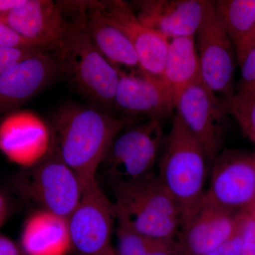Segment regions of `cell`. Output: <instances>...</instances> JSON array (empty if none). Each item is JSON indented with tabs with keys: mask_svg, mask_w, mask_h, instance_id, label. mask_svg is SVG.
<instances>
[{
	"mask_svg": "<svg viewBox=\"0 0 255 255\" xmlns=\"http://www.w3.org/2000/svg\"><path fill=\"white\" fill-rule=\"evenodd\" d=\"M53 145L51 128L33 112H11L0 122V151L10 162L23 168L41 162Z\"/></svg>",
	"mask_w": 255,
	"mask_h": 255,
	"instance_id": "obj_11",
	"label": "cell"
},
{
	"mask_svg": "<svg viewBox=\"0 0 255 255\" xmlns=\"http://www.w3.org/2000/svg\"><path fill=\"white\" fill-rule=\"evenodd\" d=\"M0 48H44L18 34L9 25L0 20ZM46 50V49H44Z\"/></svg>",
	"mask_w": 255,
	"mask_h": 255,
	"instance_id": "obj_26",
	"label": "cell"
},
{
	"mask_svg": "<svg viewBox=\"0 0 255 255\" xmlns=\"http://www.w3.org/2000/svg\"><path fill=\"white\" fill-rule=\"evenodd\" d=\"M109 20L120 28L136 53L140 71L160 82L168 50V38L147 27L138 19L131 4L122 0L100 1Z\"/></svg>",
	"mask_w": 255,
	"mask_h": 255,
	"instance_id": "obj_12",
	"label": "cell"
},
{
	"mask_svg": "<svg viewBox=\"0 0 255 255\" xmlns=\"http://www.w3.org/2000/svg\"><path fill=\"white\" fill-rule=\"evenodd\" d=\"M209 0H134L137 18L147 27L169 40L195 36Z\"/></svg>",
	"mask_w": 255,
	"mask_h": 255,
	"instance_id": "obj_13",
	"label": "cell"
},
{
	"mask_svg": "<svg viewBox=\"0 0 255 255\" xmlns=\"http://www.w3.org/2000/svg\"><path fill=\"white\" fill-rule=\"evenodd\" d=\"M215 11L236 46L255 27V0L214 1Z\"/></svg>",
	"mask_w": 255,
	"mask_h": 255,
	"instance_id": "obj_21",
	"label": "cell"
},
{
	"mask_svg": "<svg viewBox=\"0 0 255 255\" xmlns=\"http://www.w3.org/2000/svg\"><path fill=\"white\" fill-rule=\"evenodd\" d=\"M113 204L98 183L83 187L81 200L69 216L72 248L78 255H117L112 244Z\"/></svg>",
	"mask_w": 255,
	"mask_h": 255,
	"instance_id": "obj_7",
	"label": "cell"
},
{
	"mask_svg": "<svg viewBox=\"0 0 255 255\" xmlns=\"http://www.w3.org/2000/svg\"><path fill=\"white\" fill-rule=\"evenodd\" d=\"M164 145L157 177L177 204L182 226L204 202L209 161L200 144L177 114Z\"/></svg>",
	"mask_w": 255,
	"mask_h": 255,
	"instance_id": "obj_3",
	"label": "cell"
},
{
	"mask_svg": "<svg viewBox=\"0 0 255 255\" xmlns=\"http://www.w3.org/2000/svg\"><path fill=\"white\" fill-rule=\"evenodd\" d=\"M223 105L228 115L236 119L245 136L255 145V97L247 100L232 97Z\"/></svg>",
	"mask_w": 255,
	"mask_h": 255,
	"instance_id": "obj_22",
	"label": "cell"
},
{
	"mask_svg": "<svg viewBox=\"0 0 255 255\" xmlns=\"http://www.w3.org/2000/svg\"><path fill=\"white\" fill-rule=\"evenodd\" d=\"M42 51L48 50L42 48H0V75L19 62Z\"/></svg>",
	"mask_w": 255,
	"mask_h": 255,
	"instance_id": "obj_25",
	"label": "cell"
},
{
	"mask_svg": "<svg viewBox=\"0 0 255 255\" xmlns=\"http://www.w3.org/2000/svg\"><path fill=\"white\" fill-rule=\"evenodd\" d=\"M16 190L28 200L68 219L81 200L83 184L54 147L46 158L25 169L15 179Z\"/></svg>",
	"mask_w": 255,
	"mask_h": 255,
	"instance_id": "obj_5",
	"label": "cell"
},
{
	"mask_svg": "<svg viewBox=\"0 0 255 255\" xmlns=\"http://www.w3.org/2000/svg\"><path fill=\"white\" fill-rule=\"evenodd\" d=\"M82 12L87 31L101 53L114 66L140 70L136 53L120 28L106 16L100 1H82Z\"/></svg>",
	"mask_w": 255,
	"mask_h": 255,
	"instance_id": "obj_19",
	"label": "cell"
},
{
	"mask_svg": "<svg viewBox=\"0 0 255 255\" xmlns=\"http://www.w3.org/2000/svg\"><path fill=\"white\" fill-rule=\"evenodd\" d=\"M19 247L23 255H68L73 251L66 218L39 209L23 223Z\"/></svg>",
	"mask_w": 255,
	"mask_h": 255,
	"instance_id": "obj_18",
	"label": "cell"
},
{
	"mask_svg": "<svg viewBox=\"0 0 255 255\" xmlns=\"http://www.w3.org/2000/svg\"><path fill=\"white\" fill-rule=\"evenodd\" d=\"M0 20L18 34L47 50H54L68 33L70 21L58 1L26 0Z\"/></svg>",
	"mask_w": 255,
	"mask_h": 255,
	"instance_id": "obj_14",
	"label": "cell"
},
{
	"mask_svg": "<svg viewBox=\"0 0 255 255\" xmlns=\"http://www.w3.org/2000/svg\"><path fill=\"white\" fill-rule=\"evenodd\" d=\"M236 56L239 60L248 50L255 47V27L253 31L236 46Z\"/></svg>",
	"mask_w": 255,
	"mask_h": 255,
	"instance_id": "obj_29",
	"label": "cell"
},
{
	"mask_svg": "<svg viewBox=\"0 0 255 255\" xmlns=\"http://www.w3.org/2000/svg\"><path fill=\"white\" fill-rule=\"evenodd\" d=\"M243 255H255V201L239 213Z\"/></svg>",
	"mask_w": 255,
	"mask_h": 255,
	"instance_id": "obj_24",
	"label": "cell"
},
{
	"mask_svg": "<svg viewBox=\"0 0 255 255\" xmlns=\"http://www.w3.org/2000/svg\"><path fill=\"white\" fill-rule=\"evenodd\" d=\"M204 201L240 213L255 201V153L224 150L212 162Z\"/></svg>",
	"mask_w": 255,
	"mask_h": 255,
	"instance_id": "obj_9",
	"label": "cell"
},
{
	"mask_svg": "<svg viewBox=\"0 0 255 255\" xmlns=\"http://www.w3.org/2000/svg\"><path fill=\"white\" fill-rule=\"evenodd\" d=\"M26 0H0V16L22 5Z\"/></svg>",
	"mask_w": 255,
	"mask_h": 255,
	"instance_id": "obj_30",
	"label": "cell"
},
{
	"mask_svg": "<svg viewBox=\"0 0 255 255\" xmlns=\"http://www.w3.org/2000/svg\"><path fill=\"white\" fill-rule=\"evenodd\" d=\"M206 255H243V239L240 216L239 223L236 231L216 249Z\"/></svg>",
	"mask_w": 255,
	"mask_h": 255,
	"instance_id": "obj_27",
	"label": "cell"
},
{
	"mask_svg": "<svg viewBox=\"0 0 255 255\" xmlns=\"http://www.w3.org/2000/svg\"><path fill=\"white\" fill-rule=\"evenodd\" d=\"M9 202L4 194L0 191V228L4 225L9 215Z\"/></svg>",
	"mask_w": 255,
	"mask_h": 255,
	"instance_id": "obj_31",
	"label": "cell"
},
{
	"mask_svg": "<svg viewBox=\"0 0 255 255\" xmlns=\"http://www.w3.org/2000/svg\"><path fill=\"white\" fill-rule=\"evenodd\" d=\"M196 35L203 83L224 104L235 94L236 50L216 14L214 1H209L205 16Z\"/></svg>",
	"mask_w": 255,
	"mask_h": 255,
	"instance_id": "obj_8",
	"label": "cell"
},
{
	"mask_svg": "<svg viewBox=\"0 0 255 255\" xmlns=\"http://www.w3.org/2000/svg\"><path fill=\"white\" fill-rule=\"evenodd\" d=\"M70 15L66 36L55 48L58 68L89 98L106 107L114 106L118 86V67L101 53L87 31L82 1H59Z\"/></svg>",
	"mask_w": 255,
	"mask_h": 255,
	"instance_id": "obj_2",
	"label": "cell"
},
{
	"mask_svg": "<svg viewBox=\"0 0 255 255\" xmlns=\"http://www.w3.org/2000/svg\"><path fill=\"white\" fill-rule=\"evenodd\" d=\"M58 70L55 57L42 51L0 75V114L11 112L27 102Z\"/></svg>",
	"mask_w": 255,
	"mask_h": 255,
	"instance_id": "obj_15",
	"label": "cell"
},
{
	"mask_svg": "<svg viewBox=\"0 0 255 255\" xmlns=\"http://www.w3.org/2000/svg\"><path fill=\"white\" fill-rule=\"evenodd\" d=\"M239 213L232 212L204 201L187 223L182 226L179 240L184 255H206L236 231Z\"/></svg>",
	"mask_w": 255,
	"mask_h": 255,
	"instance_id": "obj_17",
	"label": "cell"
},
{
	"mask_svg": "<svg viewBox=\"0 0 255 255\" xmlns=\"http://www.w3.org/2000/svg\"><path fill=\"white\" fill-rule=\"evenodd\" d=\"M119 80L114 106L125 118L142 116L162 122L175 110L172 100L158 82L147 78L139 70L127 73L118 68Z\"/></svg>",
	"mask_w": 255,
	"mask_h": 255,
	"instance_id": "obj_16",
	"label": "cell"
},
{
	"mask_svg": "<svg viewBox=\"0 0 255 255\" xmlns=\"http://www.w3.org/2000/svg\"><path fill=\"white\" fill-rule=\"evenodd\" d=\"M0 255H23L19 245L0 233Z\"/></svg>",
	"mask_w": 255,
	"mask_h": 255,
	"instance_id": "obj_28",
	"label": "cell"
},
{
	"mask_svg": "<svg viewBox=\"0 0 255 255\" xmlns=\"http://www.w3.org/2000/svg\"><path fill=\"white\" fill-rule=\"evenodd\" d=\"M131 119H118L90 107L70 105L55 114L53 147L84 186L97 181L114 139Z\"/></svg>",
	"mask_w": 255,
	"mask_h": 255,
	"instance_id": "obj_1",
	"label": "cell"
},
{
	"mask_svg": "<svg viewBox=\"0 0 255 255\" xmlns=\"http://www.w3.org/2000/svg\"><path fill=\"white\" fill-rule=\"evenodd\" d=\"M238 61L241 68V77L232 97L239 100L255 98V47L247 51Z\"/></svg>",
	"mask_w": 255,
	"mask_h": 255,
	"instance_id": "obj_23",
	"label": "cell"
},
{
	"mask_svg": "<svg viewBox=\"0 0 255 255\" xmlns=\"http://www.w3.org/2000/svg\"><path fill=\"white\" fill-rule=\"evenodd\" d=\"M203 82L195 36L169 40L162 79L159 85L172 100L175 108L184 90Z\"/></svg>",
	"mask_w": 255,
	"mask_h": 255,
	"instance_id": "obj_20",
	"label": "cell"
},
{
	"mask_svg": "<svg viewBox=\"0 0 255 255\" xmlns=\"http://www.w3.org/2000/svg\"><path fill=\"white\" fill-rule=\"evenodd\" d=\"M114 214L118 226L156 238L179 236V207L157 176L114 185Z\"/></svg>",
	"mask_w": 255,
	"mask_h": 255,
	"instance_id": "obj_4",
	"label": "cell"
},
{
	"mask_svg": "<svg viewBox=\"0 0 255 255\" xmlns=\"http://www.w3.org/2000/svg\"><path fill=\"white\" fill-rule=\"evenodd\" d=\"M175 110L176 114L200 144L209 163L212 164L222 149L223 124L228 115L223 102L201 82L182 92Z\"/></svg>",
	"mask_w": 255,
	"mask_h": 255,
	"instance_id": "obj_10",
	"label": "cell"
},
{
	"mask_svg": "<svg viewBox=\"0 0 255 255\" xmlns=\"http://www.w3.org/2000/svg\"><path fill=\"white\" fill-rule=\"evenodd\" d=\"M162 122L147 119L114 139L104 161L113 185L138 182L155 175L154 168L165 139Z\"/></svg>",
	"mask_w": 255,
	"mask_h": 255,
	"instance_id": "obj_6",
	"label": "cell"
}]
</instances>
